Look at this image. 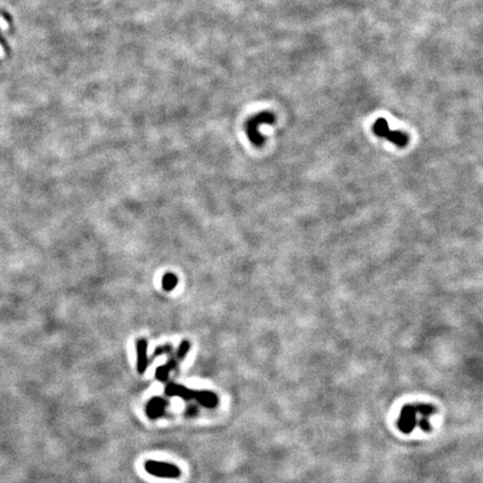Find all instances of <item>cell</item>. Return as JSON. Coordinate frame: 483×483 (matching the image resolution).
Instances as JSON below:
<instances>
[{
  "label": "cell",
  "instance_id": "1",
  "mask_svg": "<svg viewBox=\"0 0 483 483\" xmlns=\"http://www.w3.org/2000/svg\"><path fill=\"white\" fill-rule=\"evenodd\" d=\"M275 121V117L269 112H262L260 114L250 118L246 123V131L248 139L254 146L261 147L264 142V138L261 134L259 128L263 123H273Z\"/></svg>",
  "mask_w": 483,
  "mask_h": 483
},
{
  "label": "cell",
  "instance_id": "2",
  "mask_svg": "<svg viewBox=\"0 0 483 483\" xmlns=\"http://www.w3.org/2000/svg\"><path fill=\"white\" fill-rule=\"evenodd\" d=\"M144 470L150 474L161 479H178L181 475V470L171 463L149 460L144 463Z\"/></svg>",
  "mask_w": 483,
  "mask_h": 483
},
{
  "label": "cell",
  "instance_id": "3",
  "mask_svg": "<svg viewBox=\"0 0 483 483\" xmlns=\"http://www.w3.org/2000/svg\"><path fill=\"white\" fill-rule=\"evenodd\" d=\"M373 131L375 132V134H377L378 137H381V138H386L387 140L392 141L399 148L405 147L407 142H409V137L403 132H399V131L390 130L388 122L382 118L376 120V122L373 125Z\"/></svg>",
  "mask_w": 483,
  "mask_h": 483
},
{
  "label": "cell",
  "instance_id": "4",
  "mask_svg": "<svg viewBox=\"0 0 483 483\" xmlns=\"http://www.w3.org/2000/svg\"><path fill=\"white\" fill-rule=\"evenodd\" d=\"M416 411L413 405H405L400 411L397 426L404 434H410L416 426Z\"/></svg>",
  "mask_w": 483,
  "mask_h": 483
},
{
  "label": "cell",
  "instance_id": "5",
  "mask_svg": "<svg viewBox=\"0 0 483 483\" xmlns=\"http://www.w3.org/2000/svg\"><path fill=\"white\" fill-rule=\"evenodd\" d=\"M168 406V401L159 396L152 397L146 405V414L150 419H157L164 416L166 409Z\"/></svg>",
  "mask_w": 483,
  "mask_h": 483
},
{
  "label": "cell",
  "instance_id": "6",
  "mask_svg": "<svg viewBox=\"0 0 483 483\" xmlns=\"http://www.w3.org/2000/svg\"><path fill=\"white\" fill-rule=\"evenodd\" d=\"M137 347V370L140 375L146 373L149 365L148 358V341L144 338H139L136 342Z\"/></svg>",
  "mask_w": 483,
  "mask_h": 483
},
{
  "label": "cell",
  "instance_id": "7",
  "mask_svg": "<svg viewBox=\"0 0 483 483\" xmlns=\"http://www.w3.org/2000/svg\"><path fill=\"white\" fill-rule=\"evenodd\" d=\"M165 393L169 397H179L185 400H195L197 396V391L189 390L183 385L175 384V382H170L166 386Z\"/></svg>",
  "mask_w": 483,
  "mask_h": 483
},
{
  "label": "cell",
  "instance_id": "8",
  "mask_svg": "<svg viewBox=\"0 0 483 483\" xmlns=\"http://www.w3.org/2000/svg\"><path fill=\"white\" fill-rule=\"evenodd\" d=\"M178 362L179 361L175 358V356L172 354V356L170 357V358H169V360L165 363V365L159 366L158 368H157V370H156L157 380H159L161 382L167 381V379L169 377V374H170L173 369L177 368Z\"/></svg>",
  "mask_w": 483,
  "mask_h": 483
},
{
  "label": "cell",
  "instance_id": "9",
  "mask_svg": "<svg viewBox=\"0 0 483 483\" xmlns=\"http://www.w3.org/2000/svg\"><path fill=\"white\" fill-rule=\"evenodd\" d=\"M195 400H197L202 406L209 410L215 409L218 405L217 395L209 391H197V396Z\"/></svg>",
  "mask_w": 483,
  "mask_h": 483
},
{
  "label": "cell",
  "instance_id": "10",
  "mask_svg": "<svg viewBox=\"0 0 483 483\" xmlns=\"http://www.w3.org/2000/svg\"><path fill=\"white\" fill-rule=\"evenodd\" d=\"M178 284L177 275L173 273H166L162 278V288L165 291H172Z\"/></svg>",
  "mask_w": 483,
  "mask_h": 483
},
{
  "label": "cell",
  "instance_id": "11",
  "mask_svg": "<svg viewBox=\"0 0 483 483\" xmlns=\"http://www.w3.org/2000/svg\"><path fill=\"white\" fill-rule=\"evenodd\" d=\"M190 347H191V344H190V342L188 341V340H183V341H181L180 344H179L178 349L176 350V353L173 354L175 358L177 359L179 362H180L181 360H184V358L187 356V354L189 353Z\"/></svg>",
  "mask_w": 483,
  "mask_h": 483
},
{
  "label": "cell",
  "instance_id": "12",
  "mask_svg": "<svg viewBox=\"0 0 483 483\" xmlns=\"http://www.w3.org/2000/svg\"><path fill=\"white\" fill-rule=\"evenodd\" d=\"M414 409H415L416 413L422 414V415L425 417L433 415V414H435L436 412L435 407L431 404H418L414 406Z\"/></svg>",
  "mask_w": 483,
  "mask_h": 483
},
{
  "label": "cell",
  "instance_id": "13",
  "mask_svg": "<svg viewBox=\"0 0 483 483\" xmlns=\"http://www.w3.org/2000/svg\"><path fill=\"white\" fill-rule=\"evenodd\" d=\"M161 355H169V356L172 355V346H171V344H164V346L157 347L152 357H153V358H156V357H159Z\"/></svg>",
  "mask_w": 483,
  "mask_h": 483
},
{
  "label": "cell",
  "instance_id": "14",
  "mask_svg": "<svg viewBox=\"0 0 483 483\" xmlns=\"http://www.w3.org/2000/svg\"><path fill=\"white\" fill-rule=\"evenodd\" d=\"M419 428H421L424 432H430L431 431V424H430V421L428 419V417L423 416V418L421 419V422H419Z\"/></svg>",
  "mask_w": 483,
  "mask_h": 483
},
{
  "label": "cell",
  "instance_id": "15",
  "mask_svg": "<svg viewBox=\"0 0 483 483\" xmlns=\"http://www.w3.org/2000/svg\"><path fill=\"white\" fill-rule=\"evenodd\" d=\"M3 56H4V52H3L2 46H0V57H3Z\"/></svg>",
  "mask_w": 483,
  "mask_h": 483
}]
</instances>
